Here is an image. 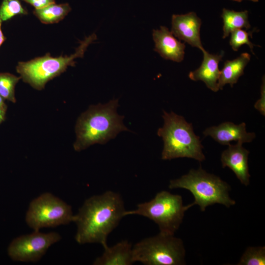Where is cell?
I'll return each mask as SVG.
<instances>
[{
  "mask_svg": "<svg viewBox=\"0 0 265 265\" xmlns=\"http://www.w3.org/2000/svg\"><path fill=\"white\" fill-rule=\"evenodd\" d=\"M126 211L124 200L116 192L108 190L88 198L74 215L76 241L107 246L108 236L125 216Z\"/></svg>",
  "mask_w": 265,
  "mask_h": 265,
  "instance_id": "1",
  "label": "cell"
},
{
  "mask_svg": "<svg viewBox=\"0 0 265 265\" xmlns=\"http://www.w3.org/2000/svg\"><path fill=\"white\" fill-rule=\"evenodd\" d=\"M118 100L106 104L92 105L79 117L75 128L74 148L80 151L98 143L105 144L122 131L129 130L123 122V116L117 112Z\"/></svg>",
  "mask_w": 265,
  "mask_h": 265,
  "instance_id": "2",
  "label": "cell"
},
{
  "mask_svg": "<svg viewBox=\"0 0 265 265\" xmlns=\"http://www.w3.org/2000/svg\"><path fill=\"white\" fill-rule=\"evenodd\" d=\"M163 112V126L157 132L163 141L161 159L187 158L200 162L204 161L203 146L200 137L195 134L192 124L173 111Z\"/></svg>",
  "mask_w": 265,
  "mask_h": 265,
  "instance_id": "3",
  "label": "cell"
},
{
  "mask_svg": "<svg viewBox=\"0 0 265 265\" xmlns=\"http://www.w3.org/2000/svg\"><path fill=\"white\" fill-rule=\"evenodd\" d=\"M170 189L184 188L189 190L194 198L191 206L197 205L202 212L208 206L215 204H222L227 208L236 204L229 192L230 186L220 177L208 173L201 167L192 169L187 174L179 178L170 180Z\"/></svg>",
  "mask_w": 265,
  "mask_h": 265,
  "instance_id": "4",
  "label": "cell"
},
{
  "mask_svg": "<svg viewBox=\"0 0 265 265\" xmlns=\"http://www.w3.org/2000/svg\"><path fill=\"white\" fill-rule=\"evenodd\" d=\"M191 207L190 204L183 205L181 195L163 190L151 200L138 204L135 209L126 211L125 215L147 217L158 225L159 233L174 235L183 222L185 212Z\"/></svg>",
  "mask_w": 265,
  "mask_h": 265,
  "instance_id": "5",
  "label": "cell"
},
{
  "mask_svg": "<svg viewBox=\"0 0 265 265\" xmlns=\"http://www.w3.org/2000/svg\"><path fill=\"white\" fill-rule=\"evenodd\" d=\"M96 39L95 33L86 37L70 56L53 57L48 53L27 62H20L17 71L25 82L41 90L49 80L64 72L68 66H74V59L82 57L88 46Z\"/></svg>",
  "mask_w": 265,
  "mask_h": 265,
  "instance_id": "6",
  "label": "cell"
},
{
  "mask_svg": "<svg viewBox=\"0 0 265 265\" xmlns=\"http://www.w3.org/2000/svg\"><path fill=\"white\" fill-rule=\"evenodd\" d=\"M134 263L146 265H185L186 250L183 240L174 235L159 233L132 246Z\"/></svg>",
  "mask_w": 265,
  "mask_h": 265,
  "instance_id": "7",
  "label": "cell"
},
{
  "mask_svg": "<svg viewBox=\"0 0 265 265\" xmlns=\"http://www.w3.org/2000/svg\"><path fill=\"white\" fill-rule=\"evenodd\" d=\"M74 219L71 206L50 192L30 202L25 217L27 225L34 231L68 224Z\"/></svg>",
  "mask_w": 265,
  "mask_h": 265,
  "instance_id": "8",
  "label": "cell"
},
{
  "mask_svg": "<svg viewBox=\"0 0 265 265\" xmlns=\"http://www.w3.org/2000/svg\"><path fill=\"white\" fill-rule=\"evenodd\" d=\"M61 238L56 232L43 233L34 231L13 239L7 248L9 257L14 261L35 262L39 260L49 247Z\"/></svg>",
  "mask_w": 265,
  "mask_h": 265,
  "instance_id": "9",
  "label": "cell"
},
{
  "mask_svg": "<svg viewBox=\"0 0 265 265\" xmlns=\"http://www.w3.org/2000/svg\"><path fill=\"white\" fill-rule=\"evenodd\" d=\"M171 32L179 40L186 42L202 52L203 48L200 38L201 20L194 12L186 14H173L172 17Z\"/></svg>",
  "mask_w": 265,
  "mask_h": 265,
  "instance_id": "10",
  "label": "cell"
},
{
  "mask_svg": "<svg viewBox=\"0 0 265 265\" xmlns=\"http://www.w3.org/2000/svg\"><path fill=\"white\" fill-rule=\"evenodd\" d=\"M242 143L238 141L235 145H228V148L222 153L220 159L223 168L229 167L240 183L247 186L250 177L248 164L249 151L242 146Z\"/></svg>",
  "mask_w": 265,
  "mask_h": 265,
  "instance_id": "11",
  "label": "cell"
},
{
  "mask_svg": "<svg viewBox=\"0 0 265 265\" xmlns=\"http://www.w3.org/2000/svg\"><path fill=\"white\" fill-rule=\"evenodd\" d=\"M203 134L205 136H210L215 141L224 145H228L233 141L251 142L256 137L254 132L246 131L244 122L238 125L231 122H223L218 126L207 128Z\"/></svg>",
  "mask_w": 265,
  "mask_h": 265,
  "instance_id": "12",
  "label": "cell"
},
{
  "mask_svg": "<svg viewBox=\"0 0 265 265\" xmlns=\"http://www.w3.org/2000/svg\"><path fill=\"white\" fill-rule=\"evenodd\" d=\"M154 51L164 59L180 62L185 55V43L177 40L171 31L164 26L153 30Z\"/></svg>",
  "mask_w": 265,
  "mask_h": 265,
  "instance_id": "13",
  "label": "cell"
},
{
  "mask_svg": "<svg viewBox=\"0 0 265 265\" xmlns=\"http://www.w3.org/2000/svg\"><path fill=\"white\" fill-rule=\"evenodd\" d=\"M203 60L200 66L188 74L189 79L193 81L201 80L212 91L216 92L219 89L218 80L220 71L219 62L222 60L223 53L220 54H211L205 50L202 51Z\"/></svg>",
  "mask_w": 265,
  "mask_h": 265,
  "instance_id": "14",
  "label": "cell"
},
{
  "mask_svg": "<svg viewBox=\"0 0 265 265\" xmlns=\"http://www.w3.org/2000/svg\"><path fill=\"white\" fill-rule=\"evenodd\" d=\"M102 255L93 262L94 265H130L134 263L132 245L128 240H123L112 246L104 247Z\"/></svg>",
  "mask_w": 265,
  "mask_h": 265,
  "instance_id": "15",
  "label": "cell"
},
{
  "mask_svg": "<svg viewBox=\"0 0 265 265\" xmlns=\"http://www.w3.org/2000/svg\"><path fill=\"white\" fill-rule=\"evenodd\" d=\"M250 60V54L245 53L234 60H226L218 80L219 90H222L226 84L233 87L239 77L244 74V68Z\"/></svg>",
  "mask_w": 265,
  "mask_h": 265,
  "instance_id": "16",
  "label": "cell"
},
{
  "mask_svg": "<svg viewBox=\"0 0 265 265\" xmlns=\"http://www.w3.org/2000/svg\"><path fill=\"white\" fill-rule=\"evenodd\" d=\"M223 19V38L228 37L230 33L236 29L245 28L249 29L250 25L248 20L247 10L237 12L223 8L221 14Z\"/></svg>",
  "mask_w": 265,
  "mask_h": 265,
  "instance_id": "17",
  "label": "cell"
},
{
  "mask_svg": "<svg viewBox=\"0 0 265 265\" xmlns=\"http://www.w3.org/2000/svg\"><path fill=\"white\" fill-rule=\"evenodd\" d=\"M68 3L51 4L43 8L35 9L33 13L40 21L45 24H52L62 20L71 11Z\"/></svg>",
  "mask_w": 265,
  "mask_h": 265,
  "instance_id": "18",
  "label": "cell"
},
{
  "mask_svg": "<svg viewBox=\"0 0 265 265\" xmlns=\"http://www.w3.org/2000/svg\"><path fill=\"white\" fill-rule=\"evenodd\" d=\"M21 77L10 73H0V95L13 103L16 102L15 87Z\"/></svg>",
  "mask_w": 265,
  "mask_h": 265,
  "instance_id": "19",
  "label": "cell"
},
{
  "mask_svg": "<svg viewBox=\"0 0 265 265\" xmlns=\"http://www.w3.org/2000/svg\"><path fill=\"white\" fill-rule=\"evenodd\" d=\"M238 265H265V247H248L246 248Z\"/></svg>",
  "mask_w": 265,
  "mask_h": 265,
  "instance_id": "20",
  "label": "cell"
},
{
  "mask_svg": "<svg viewBox=\"0 0 265 265\" xmlns=\"http://www.w3.org/2000/svg\"><path fill=\"white\" fill-rule=\"evenodd\" d=\"M26 13L20 0H2L0 7V18L2 21H7L17 15Z\"/></svg>",
  "mask_w": 265,
  "mask_h": 265,
  "instance_id": "21",
  "label": "cell"
},
{
  "mask_svg": "<svg viewBox=\"0 0 265 265\" xmlns=\"http://www.w3.org/2000/svg\"><path fill=\"white\" fill-rule=\"evenodd\" d=\"M250 32H247L241 29H237L232 31L231 33L230 45L234 51H238V49L243 45H247L251 49L252 53L254 44L249 39Z\"/></svg>",
  "mask_w": 265,
  "mask_h": 265,
  "instance_id": "22",
  "label": "cell"
},
{
  "mask_svg": "<svg viewBox=\"0 0 265 265\" xmlns=\"http://www.w3.org/2000/svg\"><path fill=\"white\" fill-rule=\"evenodd\" d=\"M254 107L262 115H265V80L263 78L262 84L261 86V98L254 104Z\"/></svg>",
  "mask_w": 265,
  "mask_h": 265,
  "instance_id": "23",
  "label": "cell"
},
{
  "mask_svg": "<svg viewBox=\"0 0 265 265\" xmlns=\"http://www.w3.org/2000/svg\"><path fill=\"white\" fill-rule=\"evenodd\" d=\"M35 8V9L43 8L51 4L55 3L54 0H23Z\"/></svg>",
  "mask_w": 265,
  "mask_h": 265,
  "instance_id": "24",
  "label": "cell"
},
{
  "mask_svg": "<svg viewBox=\"0 0 265 265\" xmlns=\"http://www.w3.org/2000/svg\"><path fill=\"white\" fill-rule=\"evenodd\" d=\"M4 98L0 95V115L5 117L7 106L4 101Z\"/></svg>",
  "mask_w": 265,
  "mask_h": 265,
  "instance_id": "25",
  "label": "cell"
},
{
  "mask_svg": "<svg viewBox=\"0 0 265 265\" xmlns=\"http://www.w3.org/2000/svg\"><path fill=\"white\" fill-rule=\"evenodd\" d=\"M1 23L2 21L0 18V46L2 44L5 39L1 29Z\"/></svg>",
  "mask_w": 265,
  "mask_h": 265,
  "instance_id": "26",
  "label": "cell"
},
{
  "mask_svg": "<svg viewBox=\"0 0 265 265\" xmlns=\"http://www.w3.org/2000/svg\"><path fill=\"white\" fill-rule=\"evenodd\" d=\"M5 119V116L0 115V124L4 121Z\"/></svg>",
  "mask_w": 265,
  "mask_h": 265,
  "instance_id": "27",
  "label": "cell"
},
{
  "mask_svg": "<svg viewBox=\"0 0 265 265\" xmlns=\"http://www.w3.org/2000/svg\"><path fill=\"white\" fill-rule=\"evenodd\" d=\"M232 0L236 1H238V2H241L243 0ZM251 0V1H253V2H258L259 1V0Z\"/></svg>",
  "mask_w": 265,
  "mask_h": 265,
  "instance_id": "28",
  "label": "cell"
}]
</instances>
